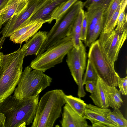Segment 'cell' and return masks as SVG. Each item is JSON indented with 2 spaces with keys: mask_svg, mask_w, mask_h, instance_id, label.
<instances>
[{
  "mask_svg": "<svg viewBox=\"0 0 127 127\" xmlns=\"http://www.w3.org/2000/svg\"><path fill=\"white\" fill-rule=\"evenodd\" d=\"M39 95L19 100L10 95L0 104V112L6 119L5 127H26L32 123L39 101Z\"/></svg>",
  "mask_w": 127,
  "mask_h": 127,
  "instance_id": "1",
  "label": "cell"
},
{
  "mask_svg": "<svg viewBox=\"0 0 127 127\" xmlns=\"http://www.w3.org/2000/svg\"><path fill=\"white\" fill-rule=\"evenodd\" d=\"M65 94L61 89L46 92L39 101L31 127H53L65 103Z\"/></svg>",
  "mask_w": 127,
  "mask_h": 127,
  "instance_id": "2",
  "label": "cell"
},
{
  "mask_svg": "<svg viewBox=\"0 0 127 127\" xmlns=\"http://www.w3.org/2000/svg\"><path fill=\"white\" fill-rule=\"evenodd\" d=\"M24 56L21 49L3 55L0 67V99L13 93L23 72Z\"/></svg>",
  "mask_w": 127,
  "mask_h": 127,
  "instance_id": "3",
  "label": "cell"
},
{
  "mask_svg": "<svg viewBox=\"0 0 127 127\" xmlns=\"http://www.w3.org/2000/svg\"><path fill=\"white\" fill-rule=\"evenodd\" d=\"M32 69L29 65L22 72L14 91L13 95L17 99L21 100L39 95L52 82V78L44 72Z\"/></svg>",
  "mask_w": 127,
  "mask_h": 127,
  "instance_id": "4",
  "label": "cell"
},
{
  "mask_svg": "<svg viewBox=\"0 0 127 127\" xmlns=\"http://www.w3.org/2000/svg\"><path fill=\"white\" fill-rule=\"evenodd\" d=\"M74 47L70 36H67L38 55L31 62L32 69L44 72L61 63L64 57Z\"/></svg>",
  "mask_w": 127,
  "mask_h": 127,
  "instance_id": "5",
  "label": "cell"
},
{
  "mask_svg": "<svg viewBox=\"0 0 127 127\" xmlns=\"http://www.w3.org/2000/svg\"><path fill=\"white\" fill-rule=\"evenodd\" d=\"M88 59L95 67L98 75L108 85L118 87L120 77L101 46L99 39L90 46Z\"/></svg>",
  "mask_w": 127,
  "mask_h": 127,
  "instance_id": "6",
  "label": "cell"
},
{
  "mask_svg": "<svg viewBox=\"0 0 127 127\" xmlns=\"http://www.w3.org/2000/svg\"><path fill=\"white\" fill-rule=\"evenodd\" d=\"M66 55V62L71 74L78 86V96L84 97L86 93L83 84V77L86 67L87 53L82 41L78 49L74 47Z\"/></svg>",
  "mask_w": 127,
  "mask_h": 127,
  "instance_id": "7",
  "label": "cell"
},
{
  "mask_svg": "<svg viewBox=\"0 0 127 127\" xmlns=\"http://www.w3.org/2000/svg\"><path fill=\"white\" fill-rule=\"evenodd\" d=\"M127 30L120 33L115 29L108 33L101 32L98 39L101 47L112 64L117 60L120 51L127 39Z\"/></svg>",
  "mask_w": 127,
  "mask_h": 127,
  "instance_id": "8",
  "label": "cell"
},
{
  "mask_svg": "<svg viewBox=\"0 0 127 127\" xmlns=\"http://www.w3.org/2000/svg\"><path fill=\"white\" fill-rule=\"evenodd\" d=\"M46 23V21L41 19L30 21L27 24L11 35L9 37L10 40L16 44H21L26 42Z\"/></svg>",
  "mask_w": 127,
  "mask_h": 127,
  "instance_id": "9",
  "label": "cell"
},
{
  "mask_svg": "<svg viewBox=\"0 0 127 127\" xmlns=\"http://www.w3.org/2000/svg\"><path fill=\"white\" fill-rule=\"evenodd\" d=\"M111 111L108 108H101L91 104H87L82 116L90 120L91 123L99 122L107 127H116L106 118L107 115Z\"/></svg>",
  "mask_w": 127,
  "mask_h": 127,
  "instance_id": "10",
  "label": "cell"
},
{
  "mask_svg": "<svg viewBox=\"0 0 127 127\" xmlns=\"http://www.w3.org/2000/svg\"><path fill=\"white\" fill-rule=\"evenodd\" d=\"M62 119L60 122L62 127H88L86 119L77 114L65 103L63 108Z\"/></svg>",
  "mask_w": 127,
  "mask_h": 127,
  "instance_id": "11",
  "label": "cell"
},
{
  "mask_svg": "<svg viewBox=\"0 0 127 127\" xmlns=\"http://www.w3.org/2000/svg\"><path fill=\"white\" fill-rule=\"evenodd\" d=\"M48 32L39 31L37 32L26 43L21 49L24 57L35 55L37 53L46 40Z\"/></svg>",
  "mask_w": 127,
  "mask_h": 127,
  "instance_id": "12",
  "label": "cell"
},
{
  "mask_svg": "<svg viewBox=\"0 0 127 127\" xmlns=\"http://www.w3.org/2000/svg\"><path fill=\"white\" fill-rule=\"evenodd\" d=\"M105 82L98 75L95 90L89 96L95 105L102 108H108L109 107L105 93Z\"/></svg>",
  "mask_w": 127,
  "mask_h": 127,
  "instance_id": "13",
  "label": "cell"
},
{
  "mask_svg": "<svg viewBox=\"0 0 127 127\" xmlns=\"http://www.w3.org/2000/svg\"><path fill=\"white\" fill-rule=\"evenodd\" d=\"M107 7L92 5L87 8V11L85 12V14L86 16L88 21V29L86 40L89 38L95 25L102 17L103 12Z\"/></svg>",
  "mask_w": 127,
  "mask_h": 127,
  "instance_id": "14",
  "label": "cell"
},
{
  "mask_svg": "<svg viewBox=\"0 0 127 127\" xmlns=\"http://www.w3.org/2000/svg\"><path fill=\"white\" fill-rule=\"evenodd\" d=\"M68 0H55L51 1L38 11L31 18L30 20L42 19L50 23L51 14L57 7Z\"/></svg>",
  "mask_w": 127,
  "mask_h": 127,
  "instance_id": "15",
  "label": "cell"
},
{
  "mask_svg": "<svg viewBox=\"0 0 127 127\" xmlns=\"http://www.w3.org/2000/svg\"><path fill=\"white\" fill-rule=\"evenodd\" d=\"M85 12L82 9L81 10L72 24L69 36L71 37L74 47L78 49L81 40L80 35L82 23L84 16Z\"/></svg>",
  "mask_w": 127,
  "mask_h": 127,
  "instance_id": "16",
  "label": "cell"
},
{
  "mask_svg": "<svg viewBox=\"0 0 127 127\" xmlns=\"http://www.w3.org/2000/svg\"><path fill=\"white\" fill-rule=\"evenodd\" d=\"M29 2L25 0H9L8 2V8L6 12L0 15L2 24L3 25L13 15L26 7Z\"/></svg>",
  "mask_w": 127,
  "mask_h": 127,
  "instance_id": "17",
  "label": "cell"
},
{
  "mask_svg": "<svg viewBox=\"0 0 127 127\" xmlns=\"http://www.w3.org/2000/svg\"><path fill=\"white\" fill-rule=\"evenodd\" d=\"M105 91L109 106L113 109H119L123 102L120 91L116 87L108 86L106 83Z\"/></svg>",
  "mask_w": 127,
  "mask_h": 127,
  "instance_id": "18",
  "label": "cell"
},
{
  "mask_svg": "<svg viewBox=\"0 0 127 127\" xmlns=\"http://www.w3.org/2000/svg\"><path fill=\"white\" fill-rule=\"evenodd\" d=\"M65 103L79 115L82 116L87 104L80 98L71 95H65L64 97Z\"/></svg>",
  "mask_w": 127,
  "mask_h": 127,
  "instance_id": "19",
  "label": "cell"
},
{
  "mask_svg": "<svg viewBox=\"0 0 127 127\" xmlns=\"http://www.w3.org/2000/svg\"><path fill=\"white\" fill-rule=\"evenodd\" d=\"M79 0H68L56 8L51 14L52 22L55 20L58 21L68 10L71 6Z\"/></svg>",
  "mask_w": 127,
  "mask_h": 127,
  "instance_id": "20",
  "label": "cell"
},
{
  "mask_svg": "<svg viewBox=\"0 0 127 127\" xmlns=\"http://www.w3.org/2000/svg\"><path fill=\"white\" fill-rule=\"evenodd\" d=\"M121 1V0H111L107 5L103 16V28L106 25L117 9Z\"/></svg>",
  "mask_w": 127,
  "mask_h": 127,
  "instance_id": "21",
  "label": "cell"
},
{
  "mask_svg": "<svg viewBox=\"0 0 127 127\" xmlns=\"http://www.w3.org/2000/svg\"><path fill=\"white\" fill-rule=\"evenodd\" d=\"M86 69V72L83 79V86L85 83L87 81H96L98 75L94 66L88 59Z\"/></svg>",
  "mask_w": 127,
  "mask_h": 127,
  "instance_id": "22",
  "label": "cell"
},
{
  "mask_svg": "<svg viewBox=\"0 0 127 127\" xmlns=\"http://www.w3.org/2000/svg\"><path fill=\"white\" fill-rule=\"evenodd\" d=\"M103 28V16L95 25L88 39L84 42L86 46L90 47L91 44L95 41Z\"/></svg>",
  "mask_w": 127,
  "mask_h": 127,
  "instance_id": "23",
  "label": "cell"
},
{
  "mask_svg": "<svg viewBox=\"0 0 127 127\" xmlns=\"http://www.w3.org/2000/svg\"><path fill=\"white\" fill-rule=\"evenodd\" d=\"M120 10V6L119 4L117 9L110 20L103 28L101 32L105 33H108L112 32L114 30L116 25L117 22Z\"/></svg>",
  "mask_w": 127,
  "mask_h": 127,
  "instance_id": "24",
  "label": "cell"
},
{
  "mask_svg": "<svg viewBox=\"0 0 127 127\" xmlns=\"http://www.w3.org/2000/svg\"><path fill=\"white\" fill-rule=\"evenodd\" d=\"M113 112L116 118L118 127H127V120L124 117L119 109H114Z\"/></svg>",
  "mask_w": 127,
  "mask_h": 127,
  "instance_id": "25",
  "label": "cell"
},
{
  "mask_svg": "<svg viewBox=\"0 0 127 127\" xmlns=\"http://www.w3.org/2000/svg\"><path fill=\"white\" fill-rule=\"evenodd\" d=\"M111 0H86L83 2L84 7L86 8L92 5L107 6Z\"/></svg>",
  "mask_w": 127,
  "mask_h": 127,
  "instance_id": "26",
  "label": "cell"
},
{
  "mask_svg": "<svg viewBox=\"0 0 127 127\" xmlns=\"http://www.w3.org/2000/svg\"><path fill=\"white\" fill-rule=\"evenodd\" d=\"M88 29V21L87 17L86 15L84 14L82 21L81 33L80 39L81 41L84 42L86 40Z\"/></svg>",
  "mask_w": 127,
  "mask_h": 127,
  "instance_id": "27",
  "label": "cell"
},
{
  "mask_svg": "<svg viewBox=\"0 0 127 127\" xmlns=\"http://www.w3.org/2000/svg\"><path fill=\"white\" fill-rule=\"evenodd\" d=\"M118 87L119 88L121 94L123 95H127V76L124 78L119 77L118 81Z\"/></svg>",
  "mask_w": 127,
  "mask_h": 127,
  "instance_id": "28",
  "label": "cell"
},
{
  "mask_svg": "<svg viewBox=\"0 0 127 127\" xmlns=\"http://www.w3.org/2000/svg\"><path fill=\"white\" fill-rule=\"evenodd\" d=\"M85 85L86 90L91 94L95 91L96 87V81H89L86 82L84 84Z\"/></svg>",
  "mask_w": 127,
  "mask_h": 127,
  "instance_id": "29",
  "label": "cell"
},
{
  "mask_svg": "<svg viewBox=\"0 0 127 127\" xmlns=\"http://www.w3.org/2000/svg\"><path fill=\"white\" fill-rule=\"evenodd\" d=\"M107 119L113 124L116 127H118L116 118L113 111H111L108 113L106 116Z\"/></svg>",
  "mask_w": 127,
  "mask_h": 127,
  "instance_id": "30",
  "label": "cell"
},
{
  "mask_svg": "<svg viewBox=\"0 0 127 127\" xmlns=\"http://www.w3.org/2000/svg\"><path fill=\"white\" fill-rule=\"evenodd\" d=\"M6 117L2 113L0 112V127H5Z\"/></svg>",
  "mask_w": 127,
  "mask_h": 127,
  "instance_id": "31",
  "label": "cell"
},
{
  "mask_svg": "<svg viewBox=\"0 0 127 127\" xmlns=\"http://www.w3.org/2000/svg\"><path fill=\"white\" fill-rule=\"evenodd\" d=\"M93 127H107L104 123L99 122H95L91 123Z\"/></svg>",
  "mask_w": 127,
  "mask_h": 127,
  "instance_id": "32",
  "label": "cell"
},
{
  "mask_svg": "<svg viewBox=\"0 0 127 127\" xmlns=\"http://www.w3.org/2000/svg\"><path fill=\"white\" fill-rule=\"evenodd\" d=\"M9 0H0V11L4 8L7 5Z\"/></svg>",
  "mask_w": 127,
  "mask_h": 127,
  "instance_id": "33",
  "label": "cell"
},
{
  "mask_svg": "<svg viewBox=\"0 0 127 127\" xmlns=\"http://www.w3.org/2000/svg\"><path fill=\"white\" fill-rule=\"evenodd\" d=\"M7 9V5L4 9L0 11V15L5 13Z\"/></svg>",
  "mask_w": 127,
  "mask_h": 127,
  "instance_id": "34",
  "label": "cell"
},
{
  "mask_svg": "<svg viewBox=\"0 0 127 127\" xmlns=\"http://www.w3.org/2000/svg\"><path fill=\"white\" fill-rule=\"evenodd\" d=\"M3 55V53L0 52V67L2 61V57Z\"/></svg>",
  "mask_w": 127,
  "mask_h": 127,
  "instance_id": "35",
  "label": "cell"
},
{
  "mask_svg": "<svg viewBox=\"0 0 127 127\" xmlns=\"http://www.w3.org/2000/svg\"><path fill=\"white\" fill-rule=\"evenodd\" d=\"M2 23H1V19L0 18V30L1 29V28L2 26Z\"/></svg>",
  "mask_w": 127,
  "mask_h": 127,
  "instance_id": "36",
  "label": "cell"
},
{
  "mask_svg": "<svg viewBox=\"0 0 127 127\" xmlns=\"http://www.w3.org/2000/svg\"><path fill=\"white\" fill-rule=\"evenodd\" d=\"M19 0V1H22V0H25L26 1H27L28 2L32 0Z\"/></svg>",
  "mask_w": 127,
  "mask_h": 127,
  "instance_id": "37",
  "label": "cell"
},
{
  "mask_svg": "<svg viewBox=\"0 0 127 127\" xmlns=\"http://www.w3.org/2000/svg\"><path fill=\"white\" fill-rule=\"evenodd\" d=\"M3 100L0 99V104L1 103Z\"/></svg>",
  "mask_w": 127,
  "mask_h": 127,
  "instance_id": "38",
  "label": "cell"
},
{
  "mask_svg": "<svg viewBox=\"0 0 127 127\" xmlns=\"http://www.w3.org/2000/svg\"><path fill=\"white\" fill-rule=\"evenodd\" d=\"M50 0L51 1H53L54 0Z\"/></svg>",
  "mask_w": 127,
  "mask_h": 127,
  "instance_id": "39",
  "label": "cell"
}]
</instances>
